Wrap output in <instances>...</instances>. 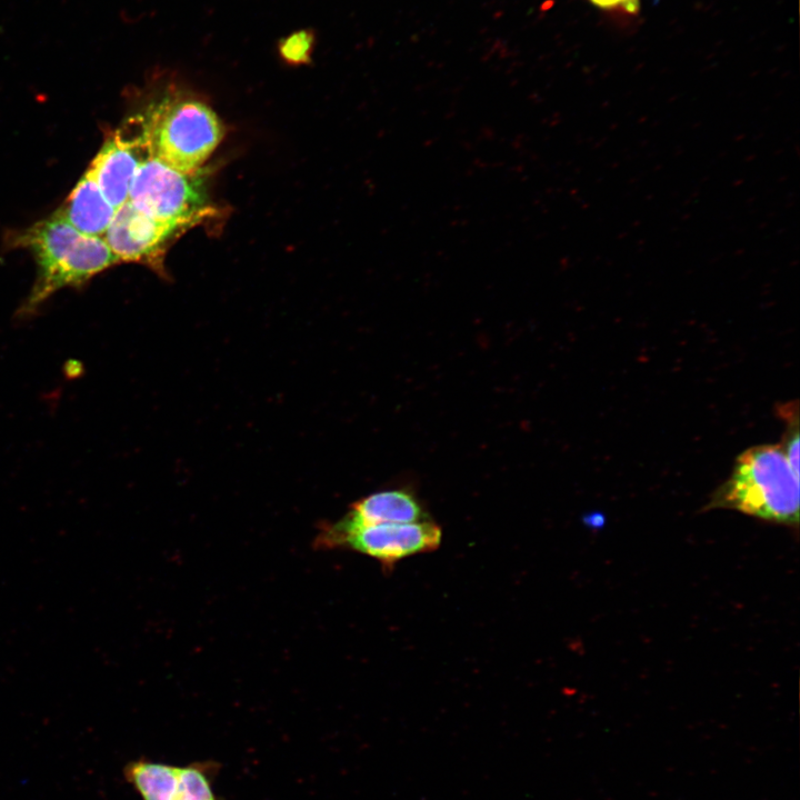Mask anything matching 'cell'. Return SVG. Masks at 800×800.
<instances>
[{"instance_id": "1", "label": "cell", "mask_w": 800, "mask_h": 800, "mask_svg": "<svg viewBox=\"0 0 800 800\" xmlns=\"http://www.w3.org/2000/svg\"><path fill=\"white\" fill-rule=\"evenodd\" d=\"M736 510L768 522L798 528L799 476L780 444L754 446L740 453L729 478L703 511Z\"/></svg>"}, {"instance_id": "2", "label": "cell", "mask_w": 800, "mask_h": 800, "mask_svg": "<svg viewBox=\"0 0 800 800\" xmlns=\"http://www.w3.org/2000/svg\"><path fill=\"white\" fill-rule=\"evenodd\" d=\"M150 104L138 134L148 156L181 172H194L223 137L216 112L202 100L168 84Z\"/></svg>"}, {"instance_id": "3", "label": "cell", "mask_w": 800, "mask_h": 800, "mask_svg": "<svg viewBox=\"0 0 800 800\" xmlns=\"http://www.w3.org/2000/svg\"><path fill=\"white\" fill-rule=\"evenodd\" d=\"M14 246L28 249L34 257L38 273L24 302L36 310L56 291L88 281L98 267L94 241L77 231L57 212L19 233Z\"/></svg>"}, {"instance_id": "4", "label": "cell", "mask_w": 800, "mask_h": 800, "mask_svg": "<svg viewBox=\"0 0 800 800\" xmlns=\"http://www.w3.org/2000/svg\"><path fill=\"white\" fill-rule=\"evenodd\" d=\"M151 218L190 228L208 213L204 177L181 172L147 156L131 182L129 199Z\"/></svg>"}, {"instance_id": "5", "label": "cell", "mask_w": 800, "mask_h": 800, "mask_svg": "<svg viewBox=\"0 0 800 800\" xmlns=\"http://www.w3.org/2000/svg\"><path fill=\"white\" fill-rule=\"evenodd\" d=\"M441 540V528L429 520L354 527H342L334 522L322 528L317 543L322 548L351 549L378 560L384 569H390L404 558L434 551Z\"/></svg>"}, {"instance_id": "6", "label": "cell", "mask_w": 800, "mask_h": 800, "mask_svg": "<svg viewBox=\"0 0 800 800\" xmlns=\"http://www.w3.org/2000/svg\"><path fill=\"white\" fill-rule=\"evenodd\" d=\"M187 228L156 220L129 200L117 209L103 239L119 261L161 269L167 244Z\"/></svg>"}, {"instance_id": "7", "label": "cell", "mask_w": 800, "mask_h": 800, "mask_svg": "<svg viewBox=\"0 0 800 800\" xmlns=\"http://www.w3.org/2000/svg\"><path fill=\"white\" fill-rule=\"evenodd\" d=\"M147 150L138 134L128 137L121 130L109 136L88 170L106 199L120 208L129 199L132 179Z\"/></svg>"}, {"instance_id": "8", "label": "cell", "mask_w": 800, "mask_h": 800, "mask_svg": "<svg viewBox=\"0 0 800 800\" xmlns=\"http://www.w3.org/2000/svg\"><path fill=\"white\" fill-rule=\"evenodd\" d=\"M428 520L418 500L407 490L379 491L356 501L337 521L342 527L373 523H412Z\"/></svg>"}, {"instance_id": "9", "label": "cell", "mask_w": 800, "mask_h": 800, "mask_svg": "<svg viewBox=\"0 0 800 800\" xmlns=\"http://www.w3.org/2000/svg\"><path fill=\"white\" fill-rule=\"evenodd\" d=\"M116 211L87 170L56 212L80 233L103 237Z\"/></svg>"}, {"instance_id": "10", "label": "cell", "mask_w": 800, "mask_h": 800, "mask_svg": "<svg viewBox=\"0 0 800 800\" xmlns=\"http://www.w3.org/2000/svg\"><path fill=\"white\" fill-rule=\"evenodd\" d=\"M216 767L204 761L176 766L163 800H221L213 787Z\"/></svg>"}, {"instance_id": "11", "label": "cell", "mask_w": 800, "mask_h": 800, "mask_svg": "<svg viewBox=\"0 0 800 800\" xmlns=\"http://www.w3.org/2000/svg\"><path fill=\"white\" fill-rule=\"evenodd\" d=\"M279 58L289 66H304L312 61L317 34L312 28L296 30L277 41Z\"/></svg>"}, {"instance_id": "12", "label": "cell", "mask_w": 800, "mask_h": 800, "mask_svg": "<svg viewBox=\"0 0 800 800\" xmlns=\"http://www.w3.org/2000/svg\"><path fill=\"white\" fill-rule=\"evenodd\" d=\"M779 417L783 418L787 429L780 444L792 468L799 476V414L798 402H788L778 408Z\"/></svg>"}, {"instance_id": "13", "label": "cell", "mask_w": 800, "mask_h": 800, "mask_svg": "<svg viewBox=\"0 0 800 800\" xmlns=\"http://www.w3.org/2000/svg\"><path fill=\"white\" fill-rule=\"evenodd\" d=\"M601 9H620L628 13H634L639 9V0H590Z\"/></svg>"}]
</instances>
